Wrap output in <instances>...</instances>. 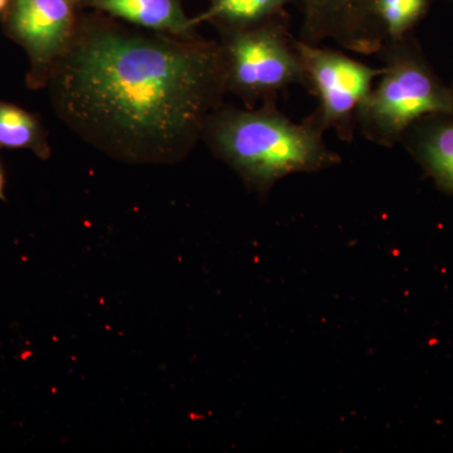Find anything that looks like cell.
<instances>
[{
	"label": "cell",
	"instance_id": "cell-3",
	"mask_svg": "<svg viewBox=\"0 0 453 453\" xmlns=\"http://www.w3.org/2000/svg\"><path fill=\"white\" fill-rule=\"evenodd\" d=\"M380 53L383 73L357 115V129L365 139L393 148L419 119L453 115L452 86L438 76L413 35L386 42Z\"/></svg>",
	"mask_w": 453,
	"mask_h": 453
},
{
	"label": "cell",
	"instance_id": "cell-1",
	"mask_svg": "<svg viewBox=\"0 0 453 453\" xmlns=\"http://www.w3.org/2000/svg\"><path fill=\"white\" fill-rule=\"evenodd\" d=\"M56 115L119 162L177 164L226 94L217 42L175 37L82 12L47 88Z\"/></svg>",
	"mask_w": 453,
	"mask_h": 453
},
{
	"label": "cell",
	"instance_id": "cell-15",
	"mask_svg": "<svg viewBox=\"0 0 453 453\" xmlns=\"http://www.w3.org/2000/svg\"><path fill=\"white\" fill-rule=\"evenodd\" d=\"M452 88H453V82L451 83Z\"/></svg>",
	"mask_w": 453,
	"mask_h": 453
},
{
	"label": "cell",
	"instance_id": "cell-14",
	"mask_svg": "<svg viewBox=\"0 0 453 453\" xmlns=\"http://www.w3.org/2000/svg\"><path fill=\"white\" fill-rule=\"evenodd\" d=\"M11 4V0H0V19L4 16L5 12Z\"/></svg>",
	"mask_w": 453,
	"mask_h": 453
},
{
	"label": "cell",
	"instance_id": "cell-6",
	"mask_svg": "<svg viewBox=\"0 0 453 453\" xmlns=\"http://www.w3.org/2000/svg\"><path fill=\"white\" fill-rule=\"evenodd\" d=\"M83 0H11L3 31L28 57V88H47L57 62L73 43Z\"/></svg>",
	"mask_w": 453,
	"mask_h": 453
},
{
	"label": "cell",
	"instance_id": "cell-10",
	"mask_svg": "<svg viewBox=\"0 0 453 453\" xmlns=\"http://www.w3.org/2000/svg\"><path fill=\"white\" fill-rule=\"evenodd\" d=\"M208 8L193 17L196 27L211 23L217 29L249 28L286 17V8L299 0H207Z\"/></svg>",
	"mask_w": 453,
	"mask_h": 453
},
{
	"label": "cell",
	"instance_id": "cell-2",
	"mask_svg": "<svg viewBox=\"0 0 453 453\" xmlns=\"http://www.w3.org/2000/svg\"><path fill=\"white\" fill-rule=\"evenodd\" d=\"M324 133L314 113L292 121L273 97L258 109L217 107L205 121L202 140L244 186L264 196L288 175L323 172L342 162L327 148Z\"/></svg>",
	"mask_w": 453,
	"mask_h": 453
},
{
	"label": "cell",
	"instance_id": "cell-16",
	"mask_svg": "<svg viewBox=\"0 0 453 453\" xmlns=\"http://www.w3.org/2000/svg\"><path fill=\"white\" fill-rule=\"evenodd\" d=\"M451 2H453V0H451Z\"/></svg>",
	"mask_w": 453,
	"mask_h": 453
},
{
	"label": "cell",
	"instance_id": "cell-13",
	"mask_svg": "<svg viewBox=\"0 0 453 453\" xmlns=\"http://www.w3.org/2000/svg\"><path fill=\"white\" fill-rule=\"evenodd\" d=\"M5 175L4 172H3L2 163H0V201H5Z\"/></svg>",
	"mask_w": 453,
	"mask_h": 453
},
{
	"label": "cell",
	"instance_id": "cell-12",
	"mask_svg": "<svg viewBox=\"0 0 453 453\" xmlns=\"http://www.w3.org/2000/svg\"><path fill=\"white\" fill-rule=\"evenodd\" d=\"M434 0H372L375 22L386 42L403 40L427 16Z\"/></svg>",
	"mask_w": 453,
	"mask_h": 453
},
{
	"label": "cell",
	"instance_id": "cell-11",
	"mask_svg": "<svg viewBox=\"0 0 453 453\" xmlns=\"http://www.w3.org/2000/svg\"><path fill=\"white\" fill-rule=\"evenodd\" d=\"M0 149H23L42 160L52 150L41 119L23 107L0 100Z\"/></svg>",
	"mask_w": 453,
	"mask_h": 453
},
{
	"label": "cell",
	"instance_id": "cell-8",
	"mask_svg": "<svg viewBox=\"0 0 453 453\" xmlns=\"http://www.w3.org/2000/svg\"><path fill=\"white\" fill-rule=\"evenodd\" d=\"M401 142L438 189L453 196V115L434 113L419 119Z\"/></svg>",
	"mask_w": 453,
	"mask_h": 453
},
{
	"label": "cell",
	"instance_id": "cell-9",
	"mask_svg": "<svg viewBox=\"0 0 453 453\" xmlns=\"http://www.w3.org/2000/svg\"><path fill=\"white\" fill-rule=\"evenodd\" d=\"M83 9L146 31L184 38L198 35L193 17L184 11L183 0H83Z\"/></svg>",
	"mask_w": 453,
	"mask_h": 453
},
{
	"label": "cell",
	"instance_id": "cell-7",
	"mask_svg": "<svg viewBox=\"0 0 453 453\" xmlns=\"http://www.w3.org/2000/svg\"><path fill=\"white\" fill-rule=\"evenodd\" d=\"M300 40L310 44L334 41L360 55L380 53L386 43L372 17V0H299Z\"/></svg>",
	"mask_w": 453,
	"mask_h": 453
},
{
	"label": "cell",
	"instance_id": "cell-4",
	"mask_svg": "<svg viewBox=\"0 0 453 453\" xmlns=\"http://www.w3.org/2000/svg\"><path fill=\"white\" fill-rule=\"evenodd\" d=\"M226 67V94L249 109L259 100L300 85L309 89L308 76L288 32L286 17L249 28L219 29Z\"/></svg>",
	"mask_w": 453,
	"mask_h": 453
},
{
	"label": "cell",
	"instance_id": "cell-5",
	"mask_svg": "<svg viewBox=\"0 0 453 453\" xmlns=\"http://www.w3.org/2000/svg\"><path fill=\"white\" fill-rule=\"evenodd\" d=\"M294 44L308 76L309 91L318 97L316 120L325 131L335 130L340 140L350 142L357 129V111L383 68L365 65L342 50L320 44L296 38Z\"/></svg>",
	"mask_w": 453,
	"mask_h": 453
}]
</instances>
